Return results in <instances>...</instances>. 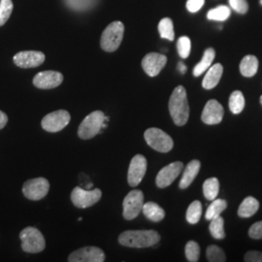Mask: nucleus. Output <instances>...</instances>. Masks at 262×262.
<instances>
[{"label": "nucleus", "mask_w": 262, "mask_h": 262, "mask_svg": "<svg viewBox=\"0 0 262 262\" xmlns=\"http://www.w3.org/2000/svg\"><path fill=\"white\" fill-rule=\"evenodd\" d=\"M205 0H187V9L190 13H196L202 8Z\"/></svg>", "instance_id": "4c0bfd02"}, {"label": "nucleus", "mask_w": 262, "mask_h": 262, "mask_svg": "<svg viewBox=\"0 0 262 262\" xmlns=\"http://www.w3.org/2000/svg\"><path fill=\"white\" fill-rule=\"evenodd\" d=\"M206 256L207 260L210 262H225L226 260V256L223 249L215 245H211L207 248Z\"/></svg>", "instance_id": "7c9ffc66"}, {"label": "nucleus", "mask_w": 262, "mask_h": 262, "mask_svg": "<svg viewBox=\"0 0 262 262\" xmlns=\"http://www.w3.org/2000/svg\"><path fill=\"white\" fill-rule=\"evenodd\" d=\"M142 212L144 213V215L148 220H150L151 222H155V223L162 221L165 216L164 210L159 206V204H157L155 202L144 203Z\"/></svg>", "instance_id": "412c9836"}, {"label": "nucleus", "mask_w": 262, "mask_h": 262, "mask_svg": "<svg viewBox=\"0 0 262 262\" xmlns=\"http://www.w3.org/2000/svg\"><path fill=\"white\" fill-rule=\"evenodd\" d=\"M102 196V192L99 188L94 189H84L82 187H77L71 192V201L74 206L85 209L94 206Z\"/></svg>", "instance_id": "6e6552de"}, {"label": "nucleus", "mask_w": 262, "mask_h": 262, "mask_svg": "<svg viewBox=\"0 0 262 262\" xmlns=\"http://www.w3.org/2000/svg\"><path fill=\"white\" fill-rule=\"evenodd\" d=\"M245 97L242 92L240 91H235L232 94H230L229 97V109L230 111L237 115L240 114L245 108Z\"/></svg>", "instance_id": "bb28decb"}, {"label": "nucleus", "mask_w": 262, "mask_h": 262, "mask_svg": "<svg viewBox=\"0 0 262 262\" xmlns=\"http://www.w3.org/2000/svg\"><path fill=\"white\" fill-rule=\"evenodd\" d=\"M145 140L151 149L160 152H168L173 149L174 142L166 132L157 127H150L144 133Z\"/></svg>", "instance_id": "423d86ee"}, {"label": "nucleus", "mask_w": 262, "mask_h": 262, "mask_svg": "<svg viewBox=\"0 0 262 262\" xmlns=\"http://www.w3.org/2000/svg\"><path fill=\"white\" fill-rule=\"evenodd\" d=\"M147 171V159L142 155H136L131 159L127 181L129 186L132 187H137L144 178Z\"/></svg>", "instance_id": "9b49d317"}, {"label": "nucleus", "mask_w": 262, "mask_h": 262, "mask_svg": "<svg viewBox=\"0 0 262 262\" xmlns=\"http://www.w3.org/2000/svg\"><path fill=\"white\" fill-rule=\"evenodd\" d=\"M144 206V193L139 189H133L124 197L122 202V215L125 220L132 221L137 217Z\"/></svg>", "instance_id": "0eeeda50"}, {"label": "nucleus", "mask_w": 262, "mask_h": 262, "mask_svg": "<svg viewBox=\"0 0 262 262\" xmlns=\"http://www.w3.org/2000/svg\"><path fill=\"white\" fill-rule=\"evenodd\" d=\"M226 207H227V202L225 201V199L215 198L207 208L205 219L207 221H211L216 216L221 215V214L226 209Z\"/></svg>", "instance_id": "b1692460"}, {"label": "nucleus", "mask_w": 262, "mask_h": 262, "mask_svg": "<svg viewBox=\"0 0 262 262\" xmlns=\"http://www.w3.org/2000/svg\"><path fill=\"white\" fill-rule=\"evenodd\" d=\"M105 253L97 247H84L71 253L68 257L70 262H103Z\"/></svg>", "instance_id": "ddd939ff"}, {"label": "nucleus", "mask_w": 262, "mask_h": 262, "mask_svg": "<svg viewBox=\"0 0 262 262\" xmlns=\"http://www.w3.org/2000/svg\"><path fill=\"white\" fill-rule=\"evenodd\" d=\"M160 241V235L156 230H128L119 236V243L127 248H150Z\"/></svg>", "instance_id": "f03ea898"}, {"label": "nucleus", "mask_w": 262, "mask_h": 262, "mask_svg": "<svg viewBox=\"0 0 262 262\" xmlns=\"http://www.w3.org/2000/svg\"><path fill=\"white\" fill-rule=\"evenodd\" d=\"M13 12L12 0H0V27H2L9 19Z\"/></svg>", "instance_id": "72a5a7b5"}, {"label": "nucleus", "mask_w": 262, "mask_h": 262, "mask_svg": "<svg viewBox=\"0 0 262 262\" xmlns=\"http://www.w3.org/2000/svg\"><path fill=\"white\" fill-rule=\"evenodd\" d=\"M231 14L230 8L221 5L215 8L210 10L207 14V18L211 20H217V21H225V19H228Z\"/></svg>", "instance_id": "c756f323"}, {"label": "nucleus", "mask_w": 262, "mask_h": 262, "mask_svg": "<svg viewBox=\"0 0 262 262\" xmlns=\"http://www.w3.org/2000/svg\"><path fill=\"white\" fill-rule=\"evenodd\" d=\"M260 103H261V105H262V95H261V97H260Z\"/></svg>", "instance_id": "79ce46f5"}, {"label": "nucleus", "mask_w": 262, "mask_h": 262, "mask_svg": "<svg viewBox=\"0 0 262 262\" xmlns=\"http://www.w3.org/2000/svg\"><path fill=\"white\" fill-rule=\"evenodd\" d=\"M49 189L50 183L47 179H30L24 184L23 193L29 200L37 201L47 195Z\"/></svg>", "instance_id": "9d476101"}, {"label": "nucleus", "mask_w": 262, "mask_h": 262, "mask_svg": "<svg viewBox=\"0 0 262 262\" xmlns=\"http://www.w3.org/2000/svg\"><path fill=\"white\" fill-rule=\"evenodd\" d=\"M200 167H201V163L197 159L191 160L187 164V167L185 168V171L183 173V177L181 179L180 184H179L180 188L185 189L192 184V182L194 181V179L196 178V176L199 173Z\"/></svg>", "instance_id": "a211bd4d"}, {"label": "nucleus", "mask_w": 262, "mask_h": 262, "mask_svg": "<svg viewBox=\"0 0 262 262\" xmlns=\"http://www.w3.org/2000/svg\"><path fill=\"white\" fill-rule=\"evenodd\" d=\"M258 69V59L256 56L249 55L242 59L240 63V72L242 75L251 78L256 74Z\"/></svg>", "instance_id": "5701e85b"}, {"label": "nucleus", "mask_w": 262, "mask_h": 262, "mask_svg": "<svg viewBox=\"0 0 262 262\" xmlns=\"http://www.w3.org/2000/svg\"><path fill=\"white\" fill-rule=\"evenodd\" d=\"M169 112L174 123L183 126L189 118V105L187 101V91L183 85L175 88L169 99Z\"/></svg>", "instance_id": "f257e3e1"}, {"label": "nucleus", "mask_w": 262, "mask_h": 262, "mask_svg": "<svg viewBox=\"0 0 262 262\" xmlns=\"http://www.w3.org/2000/svg\"><path fill=\"white\" fill-rule=\"evenodd\" d=\"M185 253L187 260L190 262H196L199 260L200 256V247L195 241H188L186 248H185Z\"/></svg>", "instance_id": "2f4dec72"}, {"label": "nucleus", "mask_w": 262, "mask_h": 262, "mask_svg": "<svg viewBox=\"0 0 262 262\" xmlns=\"http://www.w3.org/2000/svg\"><path fill=\"white\" fill-rule=\"evenodd\" d=\"M244 260L246 262H262V252L250 251L245 254Z\"/></svg>", "instance_id": "58836bf2"}, {"label": "nucleus", "mask_w": 262, "mask_h": 262, "mask_svg": "<svg viewBox=\"0 0 262 262\" xmlns=\"http://www.w3.org/2000/svg\"><path fill=\"white\" fill-rule=\"evenodd\" d=\"M19 239L21 241V249L26 253H40L46 247L45 238L36 227L28 226L23 229L19 233Z\"/></svg>", "instance_id": "39448f33"}, {"label": "nucleus", "mask_w": 262, "mask_h": 262, "mask_svg": "<svg viewBox=\"0 0 262 262\" xmlns=\"http://www.w3.org/2000/svg\"><path fill=\"white\" fill-rule=\"evenodd\" d=\"M220 191V182L216 178L207 179L203 184V193L207 200L213 201Z\"/></svg>", "instance_id": "393cba45"}, {"label": "nucleus", "mask_w": 262, "mask_h": 262, "mask_svg": "<svg viewBox=\"0 0 262 262\" xmlns=\"http://www.w3.org/2000/svg\"><path fill=\"white\" fill-rule=\"evenodd\" d=\"M201 215H202V204L200 201L195 200L187 208V215H186L187 223L191 225H195L199 222Z\"/></svg>", "instance_id": "c85d7f7f"}, {"label": "nucleus", "mask_w": 262, "mask_h": 262, "mask_svg": "<svg viewBox=\"0 0 262 262\" xmlns=\"http://www.w3.org/2000/svg\"><path fill=\"white\" fill-rule=\"evenodd\" d=\"M14 63L20 68H33L43 64L45 55L38 51L19 52L13 57Z\"/></svg>", "instance_id": "2eb2a0df"}, {"label": "nucleus", "mask_w": 262, "mask_h": 262, "mask_svg": "<svg viewBox=\"0 0 262 262\" xmlns=\"http://www.w3.org/2000/svg\"><path fill=\"white\" fill-rule=\"evenodd\" d=\"M159 31L160 37L167 39L169 41H173L175 38L173 21L169 18H164L159 21Z\"/></svg>", "instance_id": "cd10ccee"}, {"label": "nucleus", "mask_w": 262, "mask_h": 262, "mask_svg": "<svg viewBox=\"0 0 262 262\" xmlns=\"http://www.w3.org/2000/svg\"><path fill=\"white\" fill-rule=\"evenodd\" d=\"M184 169V164L181 161L172 162L165 167L161 169L156 179V184L159 188H165L169 187L179 175L182 173Z\"/></svg>", "instance_id": "f8f14e48"}, {"label": "nucleus", "mask_w": 262, "mask_h": 262, "mask_svg": "<svg viewBox=\"0 0 262 262\" xmlns=\"http://www.w3.org/2000/svg\"><path fill=\"white\" fill-rule=\"evenodd\" d=\"M209 230L211 235L217 240L225 239V220L221 215L211 220L209 225Z\"/></svg>", "instance_id": "a878e982"}, {"label": "nucleus", "mask_w": 262, "mask_h": 262, "mask_svg": "<svg viewBox=\"0 0 262 262\" xmlns=\"http://www.w3.org/2000/svg\"><path fill=\"white\" fill-rule=\"evenodd\" d=\"M260 4L262 5V0H260Z\"/></svg>", "instance_id": "37998d69"}, {"label": "nucleus", "mask_w": 262, "mask_h": 262, "mask_svg": "<svg viewBox=\"0 0 262 262\" xmlns=\"http://www.w3.org/2000/svg\"><path fill=\"white\" fill-rule=\"evenodd\" d=\"M8 122V116L2 111H0V130L3 129Z\"/></svg>", "instance_id": "ea45409f"}, {"label": "nucleus", "mask_w": 262, "mask_h": 262, "mask_svg": "<svg viewBox=\"0 0 262 262\" xmlns=\"http://www.w3.org/2000/svg\"><path fill=\"white\" fill-rule=\"evenodd\" d=\"M105 122V114L102 111H94L88 115L81 122L78 135L83 140H89L96 136L101 129L103 128V123Z\"/></svg>", "instance_id": "20e7f679"}, {"label": "nucleus", "mask_w": 262, "mask_h": 262, "mask_svg": "<svg viewBox=\"0 0 262 262\" xmlns=\"http://www.w3.org/2000/svg\"><path fill=\"white\" fill-rule=\"evenodd\" d=\"M63 82V75L60 72L47 70L39 72L33 78V84L41 90H51L57 88Z\"/></svg>", "instance_id": "4468645a"}, {"label": "nucleus", "mask_w": 262, "mask_h": 262, "mask_svg": "<svg viewBox=\"0 0 262 262\" xmlns=\"http://www.w3.org/2000/svg\"><path fill=\"white\" fill-rule=\"evenodd\" d=\"M229 5L235 12L239 14H246L249 10V4L247 0H229Z\"/></svg>", "instance_id": "c9c22d12"}, {"label": "nucleus", "mask_w": 262, "mask_h": 262, "mask_svg": "<svg viewBox=\"0 0 262 262\" xmlns=\"http://www.w3.org/2000/svg\"><path fill=\"white\" fill-rule=\"evenodd\" d=\"M124 33V26L122 21L111 23L107 28L104 29L100 46L102 50L108 53H113L117 51L122 44V38Z\"/></svg>", "instance_id": "7ed1b4c3"}, {"label": "nucleus", "mask_w": 262, "mask_h": 262, "mask_svg": "<svg viewBox=\"0 0 262 262\" xmlns=\"http://www.w3.org/2000/svg\"><path fill=\"white\" fill-rule=\"evenodd\" d=\"M224 115H225V111L222 104L215 99H211L207 102L203 109L201 120L204 123L209 125L219 124L223 121Z\"/></svg>", "instance_id": "f3484780"}, {"label": "nucleus", "mask_w": 262, "mask_h": 262, "mask_svg": "<svg viewBox=\"0 0 262 262\" xmlns=\"http://www.w3.org/2000/svg\"><path fill=\"white\" fill-rule=\"evenodd\" d=\"M177 50L179 55L182 58H187L190 54L191 50V42L187 36H182L178 39L177 42Z\"/></svg>", "instance_id": "f704fd0d"}, {"label": "nucleus", "mask_w": 262, "mask_h": 262, "mask_svg": "<svg viewBox=\"0 0 262 262\" xmlns=\"http://www.w3.org/2000/svg\"><path fill=\"white\" fill-rule=\"evenodd\" d=\"M70 121L71 116L69 113L66 110H57L45 116L41 122V125L44 130L56 133L66 128Z\"/></svg>", "instance_id": "1a4fd4ad"}, {"label": "nucleus", "mask_w": 262, "mask_h": 262, "mask_svg": "<svg viewBox=\"0 0 262 262\" xmlns=\"http://www.w3.org/2000/svg\"><path fill=\"white\" fill-rule=\"evenodd\" d=\"M215 56V52L213 48L207 49L206 51L204 52L202 59L193 68V75L195 77H199V76L202 75L204 72H206L207 70L210 68V66H212V62L214 61Z\"/></svg>", "instance_id": "4be33fe9"}, {"label": "nucleus", "mask_w": 262, "mask_h": 262, "mask_svg": "<svg viewBox=\"0 0 262 262\" xmlns=\"http://www.w3.org/2000/svg\"><path fill=\"white\" fill-rule=\"evenodd\" d=\"M64 1L68 7L75 11H85V10L91 9L96 3V0H64Z\"/></svg>", "instance_id": "473e14b6"}, {"label": "nucleus", "mask_w": 262, "mask_h": 262, "mask_svg": "<svg viewBox=\"0 0 262 262\" xmlns=\"http://www.w3.org/2000/svg\"><path fill=\"white\" fill-rule=\"evenodd\" d=\"M249 235H250L251 238L255 239V240L262 239V221L261 222H257V223L253 224L250 227Z\"/></svg>", "instance_id": "e433bc0d"}, {"label": "nucleus", "mask_w": 262, "mask_h": 262, "mask_svg": "<svg viewBox=\"0 0 262 262\" xmlns=\"http://www.w3.org/2000/svg\"><path fill=\"white\" fill-rule=\"evenodd\" d=\"M178 70L182 74H185L187 72V66H185L183 62H179Z\"/></svg>", "instance_id": "a19ab883"}, {"label": "nucleus", "mask_w": 262, "mask_h": 262, "mask_svg": "<svg viewBox=\"0 0 262 262\" xmlns=\"http://www.w3.org/2000/svg\"><path fill=\"white\" fill-rule=\"evenodd\" d=\"M259 209V202L254 197L249 196L245 198L238 209V215L240 217H251Z\"/></svg>", "instance_id": "aec40b11"}, {"label": "nucleus", "mask_w": 262, "mask_h": 262, "mask_svg": "<svg viewBox=\"0 0 262 262\" xmlns=\"http://www.w3.org/2000/svg\"><path fill=\"white\" fill-rule=\"evenodd\" d=\"M224 73V67L221 63H215L207 70L206 75L203 79L202 86L205 90H212L217 85Z\"/></svg>", "instance_id": "6ab92c4d"}, {"label": "nucleus", "mask_w": 262, "mask_h": 262, "mask_svg": "<svg viewBox=\"0 0 262 262\" xmlns=\"http://www.w3.org/2000/svg\"><path fill=\"white\" fill-rule=\"evenodd\" d=\"M167 63V57L158 53H150L144 56L142 60V67L144 71L150 76L156 77L159 75L161 70Z\"/></svg>", "instance_id": "dca6fc26"}]
</instances>
